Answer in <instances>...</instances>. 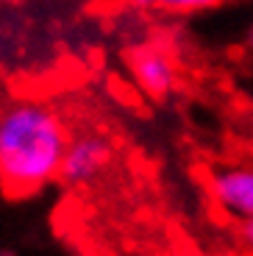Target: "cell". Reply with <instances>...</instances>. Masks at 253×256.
<instances>
[{"mask_svg": "<svg viewBox=\"0 0 253 256\" xmlns=\"http://www.w3.org/2000/svg\"><path fill=\"white\" fill-rule=\"evenodd\" d=\"M209 198L214 209L231 226L253 220V159H226L217 162L206 176Z\"/></svg>", "mask_w": 253, "mask_h": 256, "instance_id": "2", "label": "cell"}, {"mask_svg": "<svg viewBox=\"0 0 253 256\" xmlns=\"http://www.w3.org/2000/svg\"><path fill=\"white\" fill-rule=\"evenodd\" d=\"M70 145L62 114L44 100H14L0 112V190L31 198L58 178Z\"/></svg>", "mask_w": 253, "mask_h": 256, "instance_id": "1", "label": "cell"}, {"mask_svg": "<svg viewBox=\"0 0 253 256\" xmlns=\"http://www.w3.org/2000/svg\"><path fill=\"white\" fill-rule=\"evenodd\" d=\"M112 142L103 134L95 131H84V134L70 136L67 154L62 162V173L58 181H64L67 186H86L92 181H98L112 164Z\"/></svg>", "mask_w": 253, "mask_h": 256, "instance_id": "3", "label": "cell"}, {"mask_svg": "<svg viewBox=\"0 0 253 256\" xmlns=\"http://www.w3.org/2000/svg\"><path fill=\"white\" fill-rule=\"evenodd\" d=\"M131 64V76L140 84V90L153 98H164L172 92L178 81V67L172 62L170 50L162 45H140L128 56Z\"/></svg>", "mask_w": 253, "mask_h": 256, "instance_id": "4", "label": "cell"}, {"mask_svg": "<svg viewBox=\"0 0 253 256\" xmlns=\"http://www.w3.org/2000/svg\"><path fill=\"white\" fill-rule=\"evenodd\" d=\"M245 42H248V48L253 50V20H250V26H248V34H245Z\"/></svg>", "mask_w": 253, "mask_h": 256, "instance_id": "7", "label": "cell"}, {"mask_svg": "<svg viewBox=\"0 0 253 256\" xmlns=\"http://www.w3.org/2000/svg\"><path fill=\"white\" fill-rule=\"evenodd\" d=\"M236 228V240H240V245L248 250V254H253V220H245V223L234 226Z\"/></svg>", "mask_w": 253, "mask_h": 256, "instance_id": "6", "label": "cell"}, {"mask_svg": "<svg viewBox=\"0 0 253 256\" xmlns=\"http://www.w3.org/2000/svg\"><path fill=\"white\" fill-rule=\"evenodd\" d=\"M145 12L172 14V17H186V14H200L206 8L220 6L222 0H134Z\"/></svg>", "mask_w": 253, "mask_h": 256, "instance_id": "5", "label": "cell"}]
</instances>
